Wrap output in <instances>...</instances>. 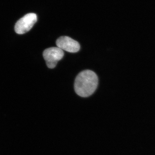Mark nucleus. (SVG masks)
<instances>
[{
	"mask_svg": "<svg viewBox=\"0 0 155 155\" xmlns=\"http://www.w3.org/2000/svg\"><path fill=\"white\" fill-rule=\"evenodd\" d=\"M98 84L97 74L90 70H85L77 75L74 84L75 93L83 97L90 96L95 91Z\"/></svg>",
	"mask_w": 155,
	"mask_h": 155,
	"instance_id": "nucleus-1",
	"label": "nucleus"
},
{
	"mask_svg": "<svg viewBox=\"0 0 155 155\" xmlns=\"http://www.w3.org/2000/svg\"><path fill=\"white\" fill-rule=\"evenodd\" d=\"M37 21V16L34 13H29L19 19L15 25V31L18 34L26 33L32 28Z\"/></svg>",
	"mask_w": 155,
	"mask_h": 155,
	"instance_id": "nucleus-2",
	"label": "nucleus"
},
{
	"mask_svg": "<svg viewBox=\"0 0 155 155\" xmlns=\"http://www.w3.org/2000/svg\"><path fill=\"white\" fill-rule=\"evenodd\" d=\"M64 55V51L58 47L48 48L45 50L43 54L47 66L50 69L54 68Z\"/></svg>",
	"mask_w": 155,
	"mask_h": 155,
	"instance_id": "nucleus-3",
	"label": "nucleus"
},
{
	"mask_svg": "<svg viewBox=\"0 0 155 155\" xmlns=\"http://www.w3.org/2000/svg\"><path fill=\"white\" fill-rule=\"evenodd\" d=\"M58 48L69 53H76L80 50L79 43L69 36H61L56 41Z\"/></svg>",
	"mask_w": 155,
	"mask_h": 155,
	"instance_id": "nucleus-4",
	"label": "nucleus"
}]
</instances>
